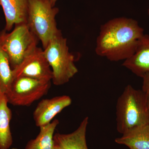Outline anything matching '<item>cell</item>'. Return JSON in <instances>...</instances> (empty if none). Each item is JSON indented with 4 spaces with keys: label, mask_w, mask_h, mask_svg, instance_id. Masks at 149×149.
<instances>
[{
    "label": "cell",
    "mask_w": 149,
    "mask_h": 149,
    "mask_svg": "<svg viewBox=\"0 0 149 149\" xmlns=\"http://www.w3.org/2000/svg\"><path fill=\"white\" fill-rule=\"evenodd\" d=\"M144 29L132 18L117 17L102 25L96 40V53L111 61L131 56L143 36Z\"/></svg>",
    "instance_id": "1"
},
{
    "label": "cell",
    "mask_w": 149,
    "mask_h": 149,
    "mask_svg": "<svg viewBox=\"0 0 149 149\" xmlns=\"http://www.w3.org/2000/svg\"><path fill=\"white\" fill-rule=\"evenodd\" d=\"M116 129L123 134L135 127L149 123V112L142 90L125 87L116 105Z\"/></svg>",
    "instance_id": "2"
},
{
    "label": "cell",
    "mask_w": 149,
    "mask_h": 149,
    "mask_svg": "<svg viewBox=\"0 0 149 149\" xmlns=\"http://www.w3.org/2000/svg\"><path fill=\"white\" fill-rule=\"evenodd\" d=\"M43 50L52 69V80L54 85H64L78 72L74 63V56L70 52L66 39L63 36L61 31Z\"/></svg>",
    "instance_id": "3"
},
{
    "label": "cell",
    "mask_w": 149,
    "mask_h": 149,
    "mask_svg": "<svg viewBox=\"0 0 149 149\" xmlns=\"http://www.w3.org/2000/svg\"><path fill=\"white\" fill-rule=\"evenodd\" d=\"M58 12L59 9L47 0H29L27 23L30 31L41 41L44 49L60 31L56 20Z\"/></svg>",
    "instance_id": "4"
},
{
    "label": "cell",
    "mask_w": 149,
    "mask_h": 149,
    "mask_svg": "<svg viewBox=\"0 0 149 149\" xmlns=\"http://www.w3.org/2000/svg\"><path fill=\"white\" fill-rule=\"evenodd\" d=\"M38 41L27 23L16 24L10 33L5 29L0 32V44L7 55L13 69L37 47Z\"/></svg>",
    "instance_id": "5"
},
{
    "label": "cell",
    "mask_w": 149,
    "mask_h": 149,
    "mask_svg": "<svg viewBox=\"0 0 149 149\" xmlns=\"http://www.w3.org/2000/svg\"><path fill=\"white\" fill-rule=\"evenodd\" d=\"M51 86V80L17 77L14 78L6 95L9 104L15 106L29 107L47 95Z\"/></svg>",
    "instance_id": "6"
},
{
    "label": "cell",
    "mask_w": 149,
    "mask_h": 149,
    "mask_svg": "<svg viewBox=\"0 0 149 149\" xmlns=\"http://www.w3.org/2000/svg\"><path fill=\"white\" fill-rule=\"evenodd\" d=\"M13 70V79L24 77L40 80H52V69L44 54V50L37 47L21 63Z\"/></svg>",
    "instance_id": "7"
},
{
    "label": "cell",
    "mask_w": 149,
    "mask_h": 149,
    "mask_svg": "<svg viewBox=\"0 0 149 149\" xmlns=\"http://www.w3.org/2000/svg\"><path fill=\"white\" fill-rule=\"evenodd\" d=\"M72 103V99L67 95L56 96L43 99L37 104L33 112L35 125L40 127L47 125L58 114Z\"/></svg>",
    "instance_id": "8"
},
{
    "label": "cell",
    "mask_w": 149,
    "mask_h": 149,
    "mask_svg": "<svg viewBox=\"0 0 149 149\" xmlns=\"http://www.w3.org/2000/svg\"><path fill=\"white\" fill-rule=\"evenodd\" d=\"M123 65L141 78L149 73V35L144 34L135 53L124 61Z\"/></svg>",
    "instance_id": "9"
},
{
    "label": "cell",
    "mask_w": 149,
    "mask_h": 149,
    "mask_svg": "<svg viewBox=\"0 0 149 149\" xmlns=\"http://www.w3.org/2000/svg\"><path fill=\"white\" fill-rule=\"evenodd\" d=\"M29 0H0L6 19L5 30L9 31L13 26L27 23Z\"/></svg>",
    "instance_id": "10"
},
{
    "label": "cell",
    "mask_w": 149,
    "mask_h": 149,
    "mask_svg": "<svg viewBox=\"0 0 149 149\" xmlns=\"http://www.w3.org/2000/svg\"><path fill=\"white\" fill-rule=\"evenodd\" d=\"M88 119V117H85L79 127L72 133L54 134L55 146L61 149H88L86 137Z\"/></svg>",
    "instance_id": "11"
},
{
    "label": "cell",
    "mask_w": 149,
    "mask_h": 149,
    "mask_svg": "<svg viewBox=\"0 0 149 149\" xmlns=\"http://www.w3.org/2000/svg\"><path fill=\"white\" fill-rule=\"evenodd\" d=\"M115 141L130 149H149V123L128 130Z\"/></svg>",
    "instance_id": "12"
},
{
    "label": "cell",
    "mask_w": 149,
    "mask_h": 149,
    "mask_svg": "<svg viewBox=\"0 0 149 149\" xmlns=\"http://www.w3.org/2000/svg\"><path fill=\"white\" fill-rule=\"evenodd\" d=\"M5 94L0 93V149H9L13 143L10 122L12 113Z\"/></svg>",
    "instance_id": "13"
},
{
    "label": "cell",
    "mask_w": 149,
    "mask_h": 149,
    "mask_svg": "<svg viewBox=\"0 0 149 149\" xmlns=\"http://www.w3.org/2000/svg\"><path fill=\"white\" fill-rule=\"evenodd\" d=\"M59 123V120L55 119L47 125L40 127L39 134L35 139L28 141L24 149H53L54 134Z\"/></svg>",
    "instance_id": "14"
},
{
    "label": "cell",
    "mask_w": 149,
    "mask_h": 149,
    "mask_svg": "<svg viewBox=\"0 0 149 149\" xmlns=\"http://www.w3.org/2000/svg\"><path fill=\"white\" fill-rule=\"evenodd\" d=\"M13 80V70L0 44V93L5 95L8 93Z\"/></svg>",
    "instance_id": "15"
},
{
    "label": "cell",
    "mask_w": 149,
    "mask_h": 149,
    "mask_svg": "<svg viewBox=\"0 0 149 149\" xmlns=\"http://www.w3.org/2000/svg\"><path fill=\"white\" fill-rule=\"evenodd\" d=\"M142 78L143 81L142 91L145 95L149 112V73L145 74Z\"/></svg>",
    "instance_id": "16"
},
{
    "label": "cell",
    "mask_w": 149,
    "mask_h": 149,
    "mask_svg": "<svg viewBox=\"0 0 149 149\" xmlns=\"http://www.w3.org/2000/svg\"><path fill=\"white\" fill-rule=\"evenodd\" d=\"M47 1L49 2L53 6H55L56 2L58 0H47Z\"/></svg>",
    "instance_id": "17"
},
{
    "label": "cell",
    "mask_w": 149,
    "mask_h": 149,
    "mask_svg": "<svg viewBox=\"0 0 149 149\" xmlns=\"http://www.w3.org/2000/svg\"><path fill=\"white\" fill-rule=\"evenodd\" d=\"M53 149H61L60 148H58V147L57 146H54V147Z\"/></svg>",
    "instance_id": "18"
},
{
    "label": "cell",
    "mask_w": 149,
    "mask_h": 149,
    "mask_svg": "<svg viewBox=\"0 0 149 149\" xmlns=\"http://www.w3.org/2000/svg\"><path fill=\"white\" fill-rule=\"evenodd\" d=\"M148 15L149 16V6L148 9Z\"/></svg>",
    "instance_id": "19"
}]
</instances>
